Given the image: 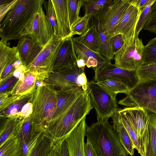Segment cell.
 Listing matches in <instances>:
<instances>
[{"label":"cell","mask_w":156,"mask_h":156,"mask_svg":"<svg viewBox=\"0 0 156 156\" xmlns=\"http://www.w3.org/2000/svg\"><path fill=\"white\" fill-rule=\"evenodd\" d=\"M33 112L32 101L25 105L22 108L20 112L16 115L19 117L25 119L30 116Z\"/></svg>","instance_id":"46"},{"label":"cell","mask_w":156,"mask_h":156,"mask_svg":"<svg viewBox=\"0 0 156 156\" xmlns=\"http://www.w3.org/2000/svg\"><path fill=\"white\" fill-rule=\"evenodd\" d=\"M43 1L41 0L33 19L23 35L30 36L43 48L55 35L53 28L43 10Z\"/></svg>","instance_id":"10"},{"label":"cell","mask_w":156,"mask_h":156,"mask_svg":"<svg viewBox=\"0 0 156 156\" xmlns=\"http://www.w3.org/2000/svg\"><path fill=\"white\" fill-rule=\"evenodd\" d=\"M62 41L55 35L44 47L34 61L27 68V72L38 74L52 73L53 66Z\"/></svg>","instance_id":"11"},{"label":"cell","mask_w":156,"mask_h":156,"mask_svg":"<svg viewBox=\"0 0 156 156\" xmlns=\"http://www.w3.org/2000/svg\"><path fill=\"white\" fill-rule=\"evenodd\" d=\"M112 0H83V5L84 14L90 17L95 16L98 11L104 6L110 3Z\"/></svg>","instance_id":"33"},{"label":"cell","mask_w":156,"mask_h":156,"mask_svg":"<svg viewBox=\"0 0 156 156\" xmlns=\"http://www.w3.org/2000/svg\"><path fill=\"white\" fill-rule=\"evenodd\" d=\"M23 65L27 68L34 61L43 48L29 35L23 36L16 47Z\"/></svg>","instance_id":"17"},{"label":"cell","mask_w":156,"mask_h":156,"mask_svg":"<svg viewBox=\"0 0 156 156\" xmlns=\"http://www.w3.org/2000/svg\"><path fill=\"white\" fill-rule=\"evenodd\" d=\"M144 29L156 34V0L151 7L149 19Z\"/></svg>","instance_id":"43"},{"label":"cell","mask_w":156,"mask_h":156,"mask_svg":"<svg viewBox=\"0 0 156 156\" xmlns=\"http://www.w3.org/2000/svg\"><path fill=\"white\" fill-rule=\"evenodd\" d=\"M73 42L76 55L83 58L86 62L90 58L97 59L99 63L100 69L105 65L112 63L111 61L106 59L100 54L95 52L87 48L78 37H72Z\"/></svg>","instance_id":"21"},{"label":"cell","mask_w":156,"mask_h":156,"mask_svg":"<svg viewBox=\"0 0 156 156\" xmlns=\"http://www.w3.org/2000/svg\"><path fill=\"white\" fill-rule=\"evenodd\" d=\"M24 119L17 116L5 119L0 126V146L12 135L17 136Z\"/></svg>","instance_id":"20"},{"label":"cell","mask_w":156,"mask_h":156,"mask_svg":"<svg viewBox=\"0 0 156 156\" xmlns=\"http://www.w3.org/2000/svg\"><path fill=\"white\" fill-rule=\"evenodd\" d=\"M19 80L13 74L0 82V92L11 91Z\"/></svg>","instance_id":"44"},{"label":"cell","mask_w":156,"mask_h":156,"mask_svg":"<svg viewBox=\"0 0 156 156\" xmlns=\"http://www.w3.org/2000/svg\"><path fill=\"white\" fill-rule=\"evenodd\" d=\"M43 4L46 11V16L53 28L55 35L57 36L58 28L56 15L51 0H44Z\"/></svg>","instance_id":"38"},{"label":"cell","mask_w":156,"mask_h":156,"mask_svg":"<svg viewBox=\"0 0 156 156\" xmlns=\"http://www.w3.org/2000/svg\"><path fill=\"white\" fill-rule=\"evenodd\" d=\"M97 82L105 89L116 95L119 93L127 94L131 90L125 83L115 79H106Z\"/></svg>","instance_id":"25"},{"label":"cell","mask_w":156,"mask_h":156,"mask_svg":"<svg viewBox=\"0 0 156 156\" xmlns=\"http://www.w3.org/2000/svg\"><path fill=\"white\" fill-rule=\"evenodd\" d=\"M90 20L95 25L100 35L102 46L101 54L106 59L110 61L114 59V56L112 52L111 45V37H108L104 33L94 17H90Z\"/></svg>","instance_id":"29"},{"label":"cell","mask_w":156,"mask_h":156,"mask_svg":"<svg viewBox=\"0 0 156 156\" xmlns=\"http://www.w3.org/2000/svg\"><path fill=\"white\" fill-rule=\"evenodd\" d=\"M154 63H156V36L145 46L143 55V64Z\"/></svg>","instance_id":"35"},{"label":"cell","mask_w":156,"mask_h":156,"mask_svg":"<svg viewBox=\"0 0 156 156\" xmlns=\"http://www.w3.org/2000/svg\"><path fill=\"white\" fill-rule=\"evenodd\" d=\"M51 0L56 15L58 37L62 40L73 37L69 19L67 0Z\"/></svg>","instance_id":"18"},{"label":"cell","mask_w":156,"mask_h":156,"mask_svg":"<svg viewBox=\"0 0 156 156\" xmlns=\"http://www.w3.org/2000/svg\"><path fill=\"white\" fill-rule=\"evenodd\" d=\"M12 1V0H0V6L8 4Z\"/></svg>","instance_id":"56"},{"label":"cell","mask_w":156,"mask_h":156,"mask_svg":"<svg viewBox=\"0 0 156 156\" xmlns=\"http://www.w3.org/2000/svg\"><path fill=\"white\" fill-rule=\"evenodd\" d=\"M131 1L137 6L141 14L147 4L149 0H131Z\"/></svg>","instance_id":"54"},{"label":"cell","mask_w":156,"mask_h":156,"mask_svg":"<svg viewBox=\"0 0 156 156\" xmlns=\"http://www.w3.org/2000/svg\"><path fill=\"white\" fill-rule=\"evenodd\" d=\"M32 103L31 127L44 132L57 106L56 90L48 85L38 87L34 93Z\"/></svg>","instance_id":"4"},{"label":"cell","mask_w":156,"mask_h":156,"mask_svg":"<svg viewBox=\"0 0 156 156\" xmlns=\"http://www.w3.org/2000/svg\"><path fill=\"white\" fill-rule=\"evenodd\" d=\"M145 46L142 39L135 37L130 44H124L114 55V65L129 71L136 70L143 64V55Z\"/></svg>","instance_id":"9"},{"label":"cell","mask_w":156,"mask_h":156,"mask_svg":"<svg viewBox=\"0 0 156 156\" xmlns=\"http://www.w3.org/2000/svg\"><path fill=\"white\" fill-rule=\"evenodd\" d=\"M31 126V116L25 118L17 136L20 147L25 142L30 132Z\"/></svg>","instance_id":"42"},{"label":"cell","mask_w":156,"mask_h":156,"mask_svg":"<svg viewBox=\"0 0 156 156\" xmlns=\"http://www.w3.org/2000/svg\"><path fill=\"white\" fill-rule=\"evenodd\" d=\"M7 41H0V73L6 65L18 55L16 47L11 48Z\"/></svg>","instance_id":"27"},{"label":"cell","mask_w":156,"mask_h":156,"mask_svg":"<svg viewBox=\"0 0 156 156\" xmlns=\"http://www.w3.org/2000/svg\"><path fill=\"white\" fill-rule=\"evenodd\" d=\"M111 117L112 121V126L117 133L122 145L128 154L133 156L134 153V147L128 133L122 122L118 109Z\"/></svg>","instance_id":"19"},{"label":"cell","mask_w":156,"mask_h":156,"mask_svg":"<svg viewBox=\"0 0 156 156\" xmlns=\"http://www.w3.org/2000/svg\"><path fill=\"white\" fill-rule=\"evenodd\" d=\"M35 91L23 95L20 98L7 108L3 111L0 112L1 118L15 116L21 111L23 106L28 102L32 101Z\"/></svg>","instance_id":"26"},{"label":"cell","mask_w":156,"mask_h":156,"mask_svg":"<svg viewBox=\"0 0 156 156\" xmlns=\"http://www.w3.org/2000/svg\"><path fill=\"white\" fill-rule=\"evenodd\" d=\"M118 103L127 108L140 107L156 113V78L140 81Z\"/></svg>","instance_id":"5"},{"label":"cell","mask_w":156,"mask_h":156,"mask_svg":"<svg viewBox=\"0 0 156 156\" xmlns=\"http://www.w3.org/2000/svg\"><path fill=\"white\" fill-rule=\"evenodd\" d=\"M11 93L10 91L0 93V112L4 110L23 96L17 95L9 97Z\"/></svg>","instance_id":"41"},{"label":"cell","mask_w":156,"mask_h":156,"mask_svg":"<svg viewBox=\"0 0 156 156\" xmlns=\"http://www.w3.org/2000/svg\"><path fill=\"white\" fill-rule=\"evenodd\" d=\"M85 136L92 144L98 156H127L119 136L108 121H98L87 125Z\"/></svg>","instance_id":"3"},{"label":"cell","mask_w":156,"mask_h":156,"mask_svg":"<svg viewBox=\"0 0 156 156\" xmlns=\"http://www.w3.org/2000/svg\"><path fill=\"white\" fill-rule=\"evenodd\" d=\"M125 115L140 140L143 156H146L150 133L147 110L139 107L119 109Z\"/></svg>","instance_id":"8"},{"label":"cell","mask_w":156,"mask_h":156,"mask_svg":"<svg viewBox=\"0 0 156 156\" xmlns=\"http://www.w3.org/2000/svg\"><path fill=\"white\" fill-rule=\"evenodd\" d=\"M121 18L118 25L116 34H122L124 44H132L135 38L137 24L141 14L137 6L131 0Z\"/></svg>","instance_id":"12"},{"label":"cell","mask_w":156,"mask_h":156,"mask_svg":"<svg viewBox=\"0 0 156 156\" xmlns=\"http://www.w3.org/2000/svg\"><path fill=\"white\" fill-rule=\"evenodd\" d=\"M38 74L30 72H26L23 80H18L14 86L11 91V95H24L36 91L37 89L35 87V83Z\"/></svg>","instance_id":"23"},{"label":"cell","mask_w":156,"mask_h":156,"mask_svg":"<svg viewBox=\"0 0 156 156\" xmlns=\"http://www.w3.org/2000/svg\"><path fill=\"white\" fill-rule=\"evenodd\" d=\"M129 3V0H112L100 9L94 17L108 37L116 35L119 23Z\"/></svg>","instance_id":"7"},{"label":"cell","mask_w":156,"mask_h":156,"mask_svg":"<svg viewBox=\"0 0 156 156\" xmlns=\"http://www.w3.org/2000/svg\"><path fill=\"white\" fill-rule=\"evenodd\" d=\"M48 74L47 73H39L37 75L35 83V87L36 89L39 87L46 85L44 82Z\"/></svg>","instance_id":"52"},{"label":"cell","mask_w":156,"mask_h":156,"mask_svg":"<svg viewBox=\"0 0 156 156\" xmlns=\"http://www.w3.org/2000/svg\"><path fill=\"white\" fill-rule=\"evenodd\" d=\"M90 17L84 15L81 19L72 27V35L77 34L81 36L87 30Z\"/></svg>","instance_id":"40"},{"label":"cell","mask_w":156,"mask_h":156,"mask_svg":"<svg viewBox=\"0 0 156 156\" xmlns=\"http://www.w3.org/2000/svg\"><path fill=\"white\" fill-rule=\"evenodd\" d=\"M156 0H149V1L141 13L136 27L135 37H138L140 31L144 29L146 24L149 19L151 7Z\"/></svg>","instance_id":"37"},{"label":"cell","mask_w":156,"mask_h":156,"mask_svg":"<svg viewBox=\"0 0 156 156\" xmlns=\"http://www.w3.org/2000/svg\"><path fill=\"white\" fill-rule=\"evenodd\" d=\"M89 23L87 31L78 37L87 48L101 54L102 46L99 34L95 25L90 20Z\"/></svg>","instance_id":"22"},{"label":"cell","mask_w":156,"mask_h":156,"mask_svg":"<svg viewBox=\"0 0 156 156\" xmlns=\"http://www.w3.org/2000/svg\"><path fill=\"white\" fill-rule=\"evenodd\" d=\"M136 72L140 81L152 80L156 78V63L142 64Z\"/></svg>","instance_id":"34"},{"label":"cell","mask_w":156,"mask_h":156,"mask_svg":"<svg viewBox=\"0 0 156 156\" xmlns=\"http://www.w3.org/2000/svg\"><path fill=\"white\" fill-rule=\"evenodd\" d=\"M93 108L88 90H83L66 111L55 120L49 123L44 133L55 141L66 138Z\"/></svg>","instance_id":"2"},{"label":"cell","mask_w":156,"mask_h":156,"mask_svg":"<svg viewBox=\"0 0 156 156\" xmlns=\"http://www.w3.org/2000/svg\"><path fill=\"white\" fill-rule=\"evenodd\" d=\"M76 63L80 73H85L86 62L84 59L80 56L76 55Z\"/></svg>","instance_id":"53"},{"label":"cell","mask_w":156,"mask_h":156,"mask_svg":"<svg viewBox=\"0 0 156 156\" xmlns=\"http://www.w3.org/2000/svg\"><path fill=\"white\" fill-rule=\"evenodd\" d=\"M65 139H60L55 141L53 150L49 156H62V145Z\"/></svg>","instance_id":"48"},{"label":"cell","mask_w":156,"mask_h":156,"mask_svg":"<svg viewBox=\"0 0 156 156\" xmlns=\"http://www.w3.org/2000/svg\"><path fill=\"white\" fill-rule=\"evenodd\" d=\"M62 156H70L69 152L66 141L64 140L62 145Z\"/></svg>","instance_id":"55"},{"label":"cell","mask_w":156,"mask_h":156,"mask_svg":"<svg viewBox=\"0 0 156 156\" xmlns=\"http://www.w3.org/2000/svg\"><path fill=\"white\" fill-rule=\"evenodd\" d=\"M55 142L48 135L42 132L30 156H49Z\"/></svg>","instance_id":"24"},{"label":"cell","mask_w":156,"mask_h":156,"mask_svg":"<svg viewBox=\"0 0 156 156\" xmlns=\"http://www.w3.org/2000/svg\"><path fill=\"white\" fill-rule=\"evenodd\" d=\"M18 1V0H13L8 4L0 6V23L7 13L15 5Z\"/></svg>","instance_id":"47"},{"label":"cell","mask_w":156,"mask_h":156,"mask_svg":"<svg viewBox=\"0 0 156 156\" xmlns=\"http://www.w3.org/2000/svg\"></svg>","instance_id":"57"},{"label":"cell","mask_w":156,"mask_h":156,"mask_svg":"<svg viewBox=\"0 0 156 156\" xmlns=\"http://www.w3.org/2000/svg\"><path fill=\"white\" fill-rule=\"evenodd\" d=\"M110 42L112 52L114 55L122 47L124 41L122 35L118 34L110 38Z\"/></svg>","instance_id":"45"},{"label":"cell","mask_w":156,"mask_h":156,"mask_svg":"<svg viewBox=\"0 0 156 156\" xmlns=\"http://www.w3.org/2000/svg\"><path fill=\"white\" fill-rule=\"evenodd\" d=\"M84 151L85 156H98L92 144L87 139L84 144Z\"/></svg>","instance_id":"49"},{"label":"cell","mask_w":156,"mask_h":156,"mask_svg":"<svg viewBox=\"0 0 156 156\" xmlns=\"http://www.w3.org/2000/svg\"><path fill=\"white\" fill-rule=\"evenodd\" d=\"M73 37L62 41L53 66L52 72L71 68L76 63V55L73 46Z\"/></svg>","instance_id":"15"},{"label":"cell","mask_w":156,"mask_h":156,"mask_svg":"<svg viewBox=\"0 0 156 156\" xmlns=\"http://www.w3.org/2000/svg\"><path fill=\"white\" fill-rule=\"evenodd\" d=\"M122 122L128 133L133 144L135 149H136L141 156H143L140 141L135 131L123 113L119 111Z\"/></svg>","instance_id":"36"},{"label":"cell","mask_w":156,"mask_h":156,"mask_svg":"<svg viewBox=\"0 0 156 156\" xmlns=\"http://www.w3.org/2000/svg\"><path fill=\"white\" fill-rule=\"evenodd\" d=\"M0 147V156H19L21 154L18 139L14 135L11 136Z\"/></svg>","instance_id":"28"},{"label":"cell","mask_w":156,"mask_h":156,"mask_svg":"<svg viewBox=\"0 0 156 156\" xmlns=\"http://www.w3.org/2000/svg\"><path fill=\"white\" fill-rule=\"evenodd\" d=\"M108 78L120 80L127 85L131 90L140 81L136 70H126L112 63L108 64L100 69L95 74L94 80L97 82Z\"/></svg>","instance_id":"14"},{"label":"cell","mask_w":156,"mask_h":156,"mask_svg":"<svg viewBox=\"0 0 156 156\" xmlns=\"http://www.w3.org/2000/svg\"><path fill=\"white\" fill-rule=\"evenodd\" d=\"M87 90L98 121L108 120L118 110L116 95L108 92L94 80L88 81Z\"/></svg>","instance_id":"6"},{"label":"cell","mask_w":156,"mask_h":156,"mask_svg":"<svg viewBox=\"0 0 156 156\" xmlns=\"http://www.w3.org/2000/svg\"><path fill=\"white\" fill-rule=\"evenodd\" d=\"M86 118L78 123L65 139L70 156H85Z\"/></svg>","instance_id":"16"},{"label":"cell","mask_w":156,"mask_h":156,"mask_svg":"<svg viewBox=\"0 0 156 156\" xmlns=\"http://www.w3.org/2000/svg\"><path fill=\"white\" fill-rule=\"evenodd\" d=\"M84 0H67V9L71 29L81 19L80 11Z\"/></svg>","instance_id":"32"},{"label":"cell","mask_w":156,"mask_h":156,"mask_svg":"<svg viewBox=\"0 0 156 156\" xmlns=\"http://www.w3.org/2000/svg\"><path fill=\"white\" fill-rule=\"evenodd\" d=\"M41 0H18L0 23V37L8 41L19 39L33 19Z\"/></svg>","instance_id":"1"},{"label":"cell","mask_w":156,"mask_h":156,"mask_svg":"<svg viewBox=\"0 0 156 156\" xmlns=\"http://www.w3.org/2000/svg\"><path fill=\"white\" fill-rule=\"evenodd\" d=\"M42 133L41 131L31 126L30 134L21 147L22 151L20 156H30Z\"/></svg>","instance_id":"31"},{"label":"cell","mask_w":156,"mask_h":156,"mask_svg":"<svg viewBox=\"0 0 156 156\" xmlns=\"http://www.w3.org/2000/svg\"><path fill=\"white\" fill-rule=\"evenodd\" d=\"M27 72V68L22 65L14 72L13 76L19 79V80H23L25 76V74Z\"/></svg>","instance_id":"51"},{"label":"cell","mask_w":156,"mask_h":156,"mask_svg":"<svg viewBox=\"0 0 156 156\" xmlns=\"http://www.w3.org/2000/svg\"><path fill=\"white\" fill-rule=\"evenodd\" d=\"M77 81L79 86L84 91L88 89V81L85 73H80L77 78Z\"/></svg>","instance_id":"50"},{"label":"cell","mask_w":156,"mask_h":156,"mask_svg":"<svg viewBox=\"0 0 156 156\" xmlns=\"http://www.w3.org/2000/svg\"><path fill=\"white\" fill-rule=\"evenodd\" d=\"M150 141L146 156H156V113L147 111Z\"/></svg>","instance_id":"30"},{"label":"cell","mask_w":156,"mask_h":156,"mask_svg":"<svg viewBox=\"0 0 156 156\" xmlns=\"http://www.w3.org/2000/svg\"><path fill=\"white\" fill-rule=\"evenodd\" d=\"M22 65V63L18 55L6 65L0 73V82L13 74L15 70Z\"/></svg>","instance_id":"39"},{"label":"cell","mask_w":156,"mask_h":156,"mask_svg":"<svg viewBox=\"0 0 156 156\" xmlns=\"http://www.w3.org/2000/svg\"><path fill=\"white\" fill-rule=\"evenodd\" d=\"M80 73L76 63L71 68L49 73L44 82L56 90L80 87L77 81Z\"/></svg>","instance_id":"13"}]
</instances>
